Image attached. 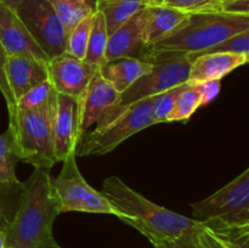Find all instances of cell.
Returning <instances> with one entry per match:
<instances>
[{
	"label": "cell",
	"instance_id": "6da1fadb",
	"mask_svg": "<svg viewBox=\"0 0 249 248\" xmlns=\"http://www.w3.org/2000/svg\"><path fill=\"white\" fill-rule=\"evenodd\" d=\"M101 192L116 209L117 218L136 229L151 243L174 240L201 228L199 221L158 206L118 177H106Z\"/></svg>",
	"mask_w": 249,
	"mask_h": 248
},
{
	"label": "cell",
	"instance_id": "7a4b0ae2",
	"mask_svg": "<svg viewBox=\"0 0 249 248\" xmlns=\"http://www.w3.org/2000/svg\"><path fill=\"white\" fill-rule=\"evenodd\" d=\"M50 169L34 168L23 181L18 208L5 232L6 248H38L53 237V228L60 215L53 196Z\"/></svg>",
	"mask_w": 249,
	"mask_h": 248
},
{
	"label": "cell",
	"instance_id": "3957f363",
	"mask_svg": "<svg viewBox=\"0 0 249 248\" xmlns=\"http://www.w3.org/2000/svg\"><path fill=\"white\" fill-rule=\"evenodd\" d=\"M245 31H249V15H231L223 11L194 12L170 35L148 46L143 56L147 53L195 55Z\"/></svg>",
	"mask_w": 249,
	"mask_h": 248
},
{
	"label": "cell",
	"instance_id": "277c9868",
	"mask_svg": "<svg viewBox=\"0 0 249 248\" xmlns=\"http://www.w3.org/2000/svg\"><path fill=\"white\" fill-rule=\"evenodd\" d=\"M143 60L153 63L152 70L139 78L125 91L119 94L116 104L100 117L95 126L96 130L111 124L138 102L156 96L189 80L192 62L189 55L179 53H147L143 56Z\"/></svg>",
	"mask_w": 249,
	"mask_h": 248
},
{
	"label": "cell",
	"instance_id": "5b68a950",
	"mask_svg": "<svg viewBox=\"0 0 249 248\" xmlns=\"http://www.w3.org/2000/svg\"><path fill=\"white\" fill-rule=\"evenodd\" d=\"M56 99L39 108L17 109L16 116L9 121V129L14 134L21 160L34 168L51 169L57 163L53 152V117Z\"/></svg>",
	"mask_w": 249,
	"mask_h": 248
},
{
	"label": "cell",
	"instance_id": "8992f818",
	"mask_svg": "<svg viewBox=\"0 0 249 248\" xmlns=\"http://www.w3.org/2000/svg\"><path fill=\"white\" fill-rule=\"evenodd\" d=\"M62 163L60 174L51 179L53 196L60 213L79 212L117 216L116 209L105 195L90 186L82 175L74 152L70 153Z\"/></svg>",
	"mask_w": 249,
	"mask_h": 248
},
{
	"label": "cell",
	"instance_id": "52a82bcc",
	"mask_svg": "<svg viewBox=\"0 0 249 248\" xmlns=\"http://www.w3.org/2000/svg\"><path fill=\"white\" fill-rule=\"evenodd\" d=\"M155 97V96H153ZM153 97L142 100L105 128L87 131L78 140L75 156H104L139 131L156 125L152 119Z\"/></svg>",
	"mask_w": 249,
	"mask_h": 248
},
{
	"label": "cell",
	"instance_id": "ba28073f",
	"mask_svg": "<svg viewBox=\"0 0 249 248\" xmlns=\"http://www.w3.org/2000/svg\"><path fill=\"white\" fill-rule=\"evenodd\" d=\"M195 220L249 225V169L202 201L191 204Z\"/></svg>",
	"mask_w": 249,
	"mask_h": 248
},
{
	"label": "cell",
	"instance_id": "9c48e42d",
	"mask_svg": "<svg viewBox=\"0 0 249 248\" xmlns=\"http://www.w3.org/2000/svg\"><path fill=\"white\" fill-rule=\"evenodd\" d=\"M15 11L49 60L65 53L67 34L49 0H24Z\"/></svg>",
	"mask_w": 249,
	"mask_h": 248
},
{
	"label": "cell",
	"instance_id": "30bf717a",
	"mask_svg": "<svg viewBox=\"0 0 249 248\" xmlns=\"http://www.w3.org/2000/svg\"><path fill=\"white\" fill-rule=\"evenodd\" d=\"M100 67L85 62L68 53L48 61L49 80L57 94L67 95L77 101Z\"/></svg>",
	"mask_w": 249,
	"mask_h": 248
},
{
	"label": "cell",
	"instance_id": "8fae6325",
	"mask_svg": "<svg viewBox=\"0 0 249 248\" xmlns=\"http://www.w3.org/2000/svg\"><path fill=\"white\" fill-rule=\"evenodd\" d=\"M118 97L119 92H117L97 71L82 96L77 100L75 133L78 140L83 134L89 131L90 126L97 123L106 109L116 104Z\"/></svg>",
	"mask_w": 249,
	"mask_h": 248
},
{
	"label": "cell",
	"instance_id": "7c38bea8",
	"mask_svg": "<svg viewBox=\"0 0 249 248\" xmlns=\"http://www.w3.org/2000/svg\"><path fill=\"white\" fill-rule=\"evenodd\" d=\"M0 43L7 56L23 55L48 62L49 57L36 44L17 12L0 2Z\"/></svg>",
	"mask_w": 249,
	"mask_h": 248
},
{
	"label": "cell",
	"instance_id": "4fadbf2b",
	"mask_svg": "<svg viewBox=\"0 0 249 248\" xmlns=\"http://www.w3.org/2000/svg\"><path fill=\"white\" fill-rule=\"evenodd\" d=\"M147 6L131 16L113 33L109 34L105 55L106 62L121 57H138L142 60L143 53L147 49L143 41Z\"/></svg>",
	"mask_w": 249,
	"mask_h": 248
},
{
	"label": "cell",
	"instance_id": "5bb4252c",
	"mask_svg": "<svg viewBox=\"0 0 249 248\" xmlns=\"http://www.w3.org/2000/svg\"><path fill=\"white\" fill-rule=\"evenodd\" d=\"M75 121L77 101L67 95L57 94L53 117V152L57 162H62L70 153H75Z\"/></svg>",
	"mask_w": 249,
	"mask_h": 248
},
{
	"label": "cell",
	"instance_id": "9a60e30c",
	"mask_svg": "<svg viewBox=\"0 0 249 248\" xmlns=\"http://www.w3.org/2000/svg\"><path fill=\"white\" fill-rule=\"evenodd\" d=\"M6 78L15 101L49 78L48 62L23 55L7 56Z\"/></svg>",
	"mask_w": 249,
	"mask_h": 248
},
{
	"label": "cell",
	"instance_id": "2e32d148",
	"mask_svg": "<svg viewBox=\"0 0 249 248\" xmlns=\"http://www.w3.org/2000/svg\"><path fill=\"white\" fill-rule=\"evenodd\" d=\"M249 56L237 53H203L191 58V68L189 73V80L191 83L211 82L219 80L230 74L233 70L246 65Z\"/></svg>",
	"mask_w": 249,
	"mask_h": 248
},
{
	"label": "cell",
	"instance_id": "e0dca14e",
	"mask_svg": "<svg viewBox=\"0 0 249 248\" xmlns=\"http://www.w3.org/2000/svg\"><path fill=\"white\" fill-rule=\"evenodd\" d=\"M190 14L165 5H148L143 29L145 45L151 46L177 31Z\"/></svg>",
	"mask_w": 249,
	"mask_h": 248
},
{
	"label": "cell",
	"instance_id": "ac0fdd59",
	"mask_svg": "<svg viewBox=\"0 0 249 248\" xmlns=\"http://www.w3.org/2000/svg\"><path fill=\"white\" fill-rule=\"evenodd\" d=\"M153 63L138 57H121L108 61L99 68V73L117 92L125 91L139 78L150 72Z\"/></svg>",
	"mask_w": 249,
	"mask_h": 248
},
{
	"label": "cell",
	"instance_id": "d6986e66",
	"mask_svg": "<svg viewBox=\"0 0 249 248\" xmlns=\"http://www.w3.org/2000/svg\"><path fill=\"white\" fill-rule=\"evenodd\" d=\"M147 5V0H96V9L105 16L108 34Z\"/></svg>",
	"mask_w": 249,
	"mask_h": 248
},
{
	"label": "cell",
	"instance_id": "ffe728a7",
	"mask_svg": "<svg viewBox=\"0 0 249 248\" xmlns=\"http://www.w3.org/2000/svg\"><path fill=\"white\" fill-rule=\"evenodd\" d=\"M68 35L85 17L96 11V0H49Z\"/></svg>",
	"mask_w": 249,
	"mask_h": 248
},
{
	"label": "cell",
	"instance_id": "44dd1931",
	"mask_svg": "<svg viewBox=\"0 0 249 248\" xmlns=\"http://www.w3.org/2000/svg\"><path fill=\"white\" fill-rule=\"evenodd\" d=\"M108 31L105 16L100 10L96 9L92 16V24L90 29L89 41H88L87 53L84 61L96 67H101L106 63L105 55H106L107 44H108Z\"/></svg>",
	"mask_w": 249,
	"mask_h": 248
},
{
	"label": "cell",
	"instance_id": "7402d4cb",
	"mask_svg": "<svg viewBox=\"0 0 249 248\" xmlns=\"http://www.w3.org/2000/svg\"><path fill=\"white\" fill-rule=\"evenodd\" d=\"M21 160L14 134L9 128L0 134V184L16 185L19 180L16 175V165Z\"/></svg>",
	"mask_w": 249,
	"mask_h": 248
},
{
	"label": "cell",
	"instance_id": "603a6c76",
	"mask_svg": "<svg viewBox=\"0 0 249 248\" xmlns=\"http://www.w3.org/2000/svg\"><path fill=\"white\" fill-rule=\"evenodd\" d=\"M202 106L201 90L197 83L186 82L181 91L178 94L168 122H187L192 114Z\"/></svg>",
	"mask_w": 249,
	"mask_h": 248
},
{
	"label": "cell",
	"instance_id": "cb8c5ba5",
	"mask_svg": "<svg viewBox=\"0 0 249 248\" xmlns=\"http://www.w3.org/2000/svg\"><path fill=\"white\" fill-rule=\"evenodd\" d=\"M226 248H249V225H228L221 223H201Z\"/></svg>",
	"mask_w": 249,
	"mask_h": 248
},
{
	"label": "cell",
	"instance_id": "d4e9b609",
	"mask_svg": "<svg viewBox=\"0 0 249 248\" xmlns=\"http://www.w3.org/2000/svg\"><path fill=\"white\" fill-rule=\"evenodd\" d=\"M23 181L16 185L0 184V230L6 232L18 208Z\"/></svg>",
	"mask_w": 249,
	"mask_h": 248
},
{
	"label": "cell",
	"instance_id": "484cf974",
	"mask_svg": "<svg viewBox=\"0 0 249 248\" xmlns=\"http://www.w3.org/2000/svg\"><path fill=\"white\" fill-rule=\"evenodd\" d=\"M57 95L56 90L53 89V84L49 80V78L44 82L39 83L31 90L22 95L16 101V111H24V109H34L44 106L49 101L53 99Z\"/></svg>",
	"mask_w": 249,
	"mask_h": 248
},
{
	"label": "cell",
	"instance_id": "4316f807",
	"mask_svg": "<svg viewBox=\"0 0 249 248\" xmlns=\"http://www.w3.org/2000/svg\"><path fill=\"white\" fill-rule=\"evenodd\" d=\"M92 16L94 14L91 16L85 17L68 33L67 40H66V53L84 60L92 24Z\"/></svg>",
	"mask_w": 249,
	"mask_h": 248
},
{
	"label": "cell",
	"instance_id": "83f0119b",
	"mask_svg": "<svg viewBox=\"0 0 249 248\" xmlns=\"http://www.w3.org/2000/svg\"><path fill=\"white\" fill-rule=\"evenodd\" d=\"M237 53V55L249 56V31L241 32L235 34L225 40L220 41L216 45L202 51V53L189 55L190 58L195 56L203 55V53Z\"/></svg>",
	"mask_w": 249,
	"mask_h": 248
},
{
	"label": "cell",
	"instance_id": "f1b7e54d",
	"mask_svg": "<svg viewBox=\"0 0 249 248\" xmlns=\"http://www.w3.org/2000/svg\"><path fill=\"white\" fill-rule=\"evenodd\" d=\"M185 83L181 85H178V87L172 88L169 90H165V91L160 92V94L156 95L153 97L152 112H151V114H152V119L155 124L167 123L168 116H169L170 111H172L173 106H174L178 94L181 91Z\"/></svg>",
	"mask_w": 249,
	"mask_h": 248
},
{
	"label": "cell",
	"instance_id": "f546056e",
	"mask_svg": "<svg viewBox=\"0 0 249 248\" xmlns=\"http://www.w3.org/2000/svg\"><path fill=\"white\" fill-rule=\"evenodd\" d=\"M174 7L180 11L194 14L202 11H221L220 0H162L160 4Z\"/></svg>",
	"mask_w": 249,
	"mask_h": 248
},
{
	"label": "cell",
	"instance_id": "4dcf8cb0",
	"mask_svg": "<svg viewBox=\"0 0 249 248\" xmlns=\"http://www.w3.org/2000/svg\"><path fill=\"white\" fill-rule=\"evenodd\" d=\"M6 60L7 53L5 49L2 48L0 43V92L4 96L5 102H6L7 112H9V121H12L16 116V101L14 99L11 90H10L9 83L6 78Z\"/></svg>",
	"mask_w": 249,
	"mask_h": 248
},
{
	"label": "cell",
	"instance_id": "1f68e13d",
	"mask_svg": "<svg viewBox=\"0 0 249 248\" xmlns=\"http://www.w3.org/2000/svg\"><path fill=\"white\" fill-rule=\"evenodd\" d=\"M197 231L186 233V235L174 238V240L158 241V242L151 243V245L153 246V248H202L199 245L198 237H197Z\"/></svg>",
	"mask_w": 249,
	"mask_h": 248
},
{
	"label": "cell",
	"instance_id": "d6a6232c",
	"mask_svg": "<svg viewBox=\"0 0 249 248\" xmlns=\"http://www.w3.org/2000/svg\"><path fill=\"white\" fill-rule=\"evenodd\" d=\"M201 90L202 95V106L208 105L209 102L213 101L218 96L220 91V82L219 80H211V82H202L197 83Z\"/></svg>",
	"mask_w": 249,
	"mask_h": 248
},
{
	"label": "cell",
	"instance_id": "836d02e7",
	"mask_svg": "<svg viewBox=\"0 0 249 248\" xmlns=\"http://www.w3.org/2000/svg\"><path fill=\"white\" fill-rule=\"evenodd\" d=\"M220 10L231 15H249V0H229L220 2Z\"/></svg>",
	"mask_w": 249,
	"mask_h": 248
},
{
	"label": "cell",
	"instance_id": "e575fe53",
	"mask_svg": "<svg viewBox=\"0 0 249 248\" xmlns=\"http://www.w3.org/2000/svg\"><path fill=\"white\" fill-rule=\"evenodd\" d=\"M197 237H198L199 245L202 248H226L221 243V241L216 236H214L208 229L202 226V224L201 228L197 231Z\"/></svg>",
	"mask_w": 249,
	"mask_h": 248
},
{
	"label": "cell",
	"instance_id": "d590c367",
	"mask_svg": "<svg viewBox=\"0 0 249 248\" xmlns=\"http://www.w3.org/2000/svg\"><path fill=\"white\" fill-rule=\"evenodd\" d=\"M38 248H62L57 242L55 241V237L50 238V240L45 241V242L41 243Z\"/></svg>",
	"mask_w": 249,
	"mask_h": 248
},
{
	"label": "cell",
	"instance_id": "8d00e7d4",
	"mask_svg": "<svg viewBox=\"0 0 249 248\" xmlns=\"http://www.w3.org/2000/svg\"><path fill=\"white\" fill-rule=\"evenodd\" d=\"M23 1L24 0H0V2H2L4 5H6V6L11 7L14 10H16Z\"/></svg>",
	"mask_w": 249,
	"mask_h": 248
},
{
	"label": "cell",
	"instance_id": "74e56055",
	"mask_svg": "<svg viewBox=\"0 0 249 248\" xmlns=\"http://www.w3.org/2000/svg\"><path fill=\"white\" fill-rule=\"evenodd\" d=\"M0 248H6V236L1 230H0Z\"/></svg>",
	"mask_w": 249,
	"mask_h": 248
},
{
	"label": "cell",
	"instance_id": "f35d334b",
	"mask_svg": "<svg viewBox=\"0 0 249 248\" xmlns=\"http://www.w3.org/2000/svg\"><path fill=\"white\" fill-rule=\"evenodd\" d=\"M162 0H147L148 5H156V4H160Z\"/></svg>",
	"mask_w": 249,
	"mask_h": 248
},
{
	"label": "cell",
	"instance_id": "ab89813d",
	"mask_svg": "<svg viewBox=\"0 0 249 248\" xmlns=\"http://www.w3.org/2000/svg\"><path fill=\"white\" fill-rule=\"evenodd\" d=\"M224 1H229V0H220V2H224Z\"/></svg>",
	"mask_w": 249,
	"mask_h": 248
}]
</instances>
